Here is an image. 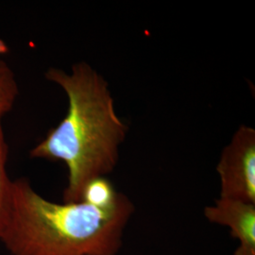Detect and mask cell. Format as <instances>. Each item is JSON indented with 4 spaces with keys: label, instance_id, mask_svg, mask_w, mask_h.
Listing matches in <instances>:
<instances>
[{
    "label": "cell",
    "instance_id": "obj_7",
    "mask_svg": "<svg viewBox=\"0 0 255 255\" xmlns=\"http://www.w3.org/2000/svg\"><path fill=\"white\" fill-rule=\"evenodd\" d=\"M119 194L108 179L101 177L87 184L82 194V201L97 206H107L117 200Z\"/></svg>",
    "mask_w": 255,
    "mask_h": 255
},
{
    "label": "cell",
    "instance_id": "obj_6",
    "mask_svg": "<svg viewBox=\"0 0 255 255\" xmlns=\"http://www.w3.org/2000/svg\"><path fill=\"white\" fill-rule=\"evenodd\" d=\"M18 96L15 74L8 63L0 58V119L13 109Z\"/></svg>",
    "mask_w": 255,
    "mask_h": 255
},
{
    "label": "cell",
    "instance_id": "obj_4",
    "mask_svg": "<svg viewBox=\"0 0 255 255\" xmlns=\"http://www.w3.org/2000/svg\"><path fill=\"white\" fill-rule=\"evenodd\" d=\"M204 217L231 230L232 236L239 241L235 255H255V204L219 198L204 208Z\"/></svg>",
    "mask_w": 255,
    "mask_h": 255
},
{
    "label": "cell",
    "instance_id": "obj_3",
    "mask_svg": "<svg viewBox=\"0 0 255 255\" xmlns=\"http://www.w3.org/2000/svg\"><path fill=\"white\" fill-rule=\"evenodd\" d=\"M220 197L255 204V129L242 125L220 155Z\"/></svg>",
    "mask_w": 255,
    "mask_h": 255
},
{
    "label": "cell",
    "instance_id": "obj_5",
    "mask_svg": "<svg viewBox=\"0 0 255 255\" xmlns=\"http://www.w3.org/2000/svg\"><path fill=\"white\" fill-rule=\"evenodd\" d=\"M9 158V146L5 136L2 119H0V237L9 219L11 205L12 181L9 178L7 164Z\"/></svg>",
    "mask_w": 255,
    "mask_h": 255
},
{
    "label": "cell",
    "instance_id": "obj_2",
    "mask_svg": "<svg viewBox=\"0 0 255 255\" xmlns=\"http://www.w3.org/2000/svg\"><path fill=\"white\" fill-rule=\"evenodd\" d=\"M134 205L119 192L107 206L56 203L26 179L12 181L9 219L0 240L11 255H117Z\"/></svg>",
    "mask_w": 255,
    "mask_h": 255
},
{
    "label": "cell",
    "instance_id": "obj_1",
    "mask_svg": "<svg viewBox=\"0 0 255 255\" xmlns=\"http://www.w3.org/2000/svg\"><path fill=\"white\" fill-rule=\"evenodd\" d=\"M45 76L64 90L68 109L29 156L64 162L68 170L64 202H79L89 182L117 166L128 126L117 115L108 82L90 64L77 63L69 73L52 67Z\"/></svg>",
    "mask_w": 255,
    "mask_h": 255
}]
</instances>
